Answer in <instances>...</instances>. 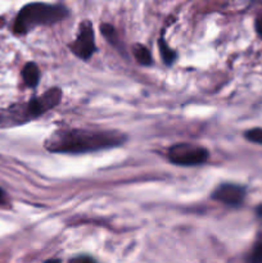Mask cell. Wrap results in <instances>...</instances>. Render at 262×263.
I'll use <instances>...</instances> for the list:
<instances>
[{
  "mask_svg": "<svg viewBox=\"0 0 262 263\" xmlns=\"http://www.w3.org/2000/svg\"><path fill=\"white\" fill-rule=\"evenodd\" d=\"M125 140L122 135L112 133H91L84 130H69L55 134L46 144V148L59 153H86L113 148Z\"/></svg>",
  "mask_w": 262,
  "mask_h": 263,
  "instance_id": "cell-1",
  "label": "cell"
},
{
  "mask_svg": "<svg viewBox=\"0 0 262 263\" xmlns=\"http://www.w3.org/2000/svg\"><path fill=\"white\" fill-rule=\"evenodd\" d=\"M249 263H262V236L253 246V249L249 254Z\"/></svg>",
  "mask_w": 262,
  "mask_h": 263,
  "instance_id": "cell-10",
  "label": "cell"
},
{
  "mask_svg": "<svg viewBox=\"0 0 262 263\" xmlns=\"http://www.w3.org/2000/svg\"><path fill=\"white\" fill-rule=\"evenodd\" d=\"M69 263H97V262H95L94 258H91V257L89 256H79L76 257V258L71 259Z\"/></svg>",
  "mask_w": 262,
  "mask_h": 263,
  "instance_id": "cell-12",
  "label": "cell"
},
{
  "mask_svg": "<svg viewBox=\"0 0 262 263\" xmlns=\"http://www.w3.org/2000/svg\"><path fill=\"white\" fill-rule=\"evenodd\" d=\"M134 55H135L136 61H138L141 66H151L152 61H153L151 53H149V50L144 45L134 46Z\"/></svg>",
  "mask_w": 262,
  "mask_h": 263,
  "instance_id": "cell-8",
  "label": "cell"
},
{
  "mask_svg": "<svg viewBox=\"0 0 262 263\" xmlns=\"http://www.w3.org/2000/svg\"><path fill=\"white\" fill-rule=\"evenodd\" d=\"M68 10L63 5H50L44 3H31L25 5L15 18L13 31L25 35L36 26L54 25L67 17Z\"/></svg>",
  "mask_w": 262,
  "mask_h": 263,
  "instance_id": "cell-2",
  "label": "cell"
},
{
  "mask_svg": "<svg viewBox=\"0 0 262 263\" xmlns=\"http://www.w3.org/2000/svg\"><path fill=\"white\" fill-rule=\"evenodd\" d=\"M45 263H61L59 259H49V261H46Z\"/></svg>",
  "mask_w": 262,
  "mask_h": 263,
  "instance_id": "cell-16",
  "label": "cell"
},
{
  "mask_svg": "<svg viewBox=\"0 0 262 263\" xmlns=\"http://www.w3.org/2000/svg\"><path fill=\"white\" fill-rule=\"evenodd\" d=\"M208 157L207 149L193 144H176L169 151V159L177 166H198L204 163Z\"/></svg>",
  "mask_w": 262,
  "mask_h": 263,
  "instance_id": "cell-3",
  "label": "cell"
},
{
  "mask_svg": "<svg viewBox=\"0 0 262 263\" xmlns=\"http://www.w3.org/2000/svg\"><path fill=\"white\" fill-rule=\"evenodd\" d=\"M256 212H257V215L259 216V217H262V204L259 205L258 208H257V210H256Z\"/></svg>",
  "mask_w": 262,
  "mask_h": 263,
  "instance_id": "cell-14",
  "label": "cell"
},
{
  "mask_svg": "<svg viewBox=\"0 0 262 263\" xmlns=\"http://www.w3.org/2000/svg\"><path fill=\"white\" fill-rule=\"evenodd\" d=\"M72 51L76 54L79 58L89 59L95 51V39H94V30L92 25L89 21H85L80 26V32L77 35L74 43L71 45Z\"/></svg>",
  "mask_w": 262,
  "mask_h": 263,
  "instance_id": "cell-4",
  "label": "cell"
},
{
  "mask_svg": "<svg viewBox=\"0 0 262 263\" xmlns=\"http://www.w3.org/2000/svg\"><path fill=\"white\" fill-rule=\"evenodd\" d=\"M100 30H102L103 35L109 40V43H116V31L113 28V26L104 23V25H102Z\"/></svg>",
  "mask_w": 262,
  "mask_h": 263,
  "instance_id": "cell-11",
  "label": "cell"
},
{
  "mask_svg": "<svg viewBox=\"0 0 262 263\" xmlns=\"http://www.w3.org/2000/svg\"><path fill=\"white\" fill-rule=\"evenodd\" d=\"M32 120L26 105H12L5 109H0V128L21 125L26 121Z\"/></svg>",
  "mask_w": 262,
  "mask_h": 263,
  "instance_id": "cell-6",
  "label": "cell"
},
{
  "mask_svg": "<svg viewBox=\"0 0 262 263\" xmlns=\"http://www.w3.org/2000/svg\"><path fill=\"white\" fill-rule=\"evenodd\" d=\"M22 77L23 81H25V84L28 87H36L39 79H40V72H39L38 66L35 63H32V62L26 64L22 69Z\"/></svg>",
  "mask_w": 262,
  "mask_h": 263,
  "instance_id": "cell-7",
  "label": "cell"
},
{
  "mask_svg": "<svg viewBox=\"0 0 262 263\" xmlns=\"http://www.w3.org/2000/svg\"><path fill=\"white\" fill-rule=\"evenodd\" d=\"M158 44H159V50H161V55L162 58H163L164 63L169 64V66L174 63L175 59H176V53H175V51L167 45L166 41H164L163 39H159Z\"/></svg>",
  "mask_w": 262,
  "mask_h": 263,
  "instance_id": "cell-9",
  "label": "cell"
},
{
  "mask_svg": "<svg viewBox=\"0 0 262 263\" xmlns=\"http://www.w3.org/2000/svg\"><path fill=\"white\" fill-rule=\"evenodd\" d=\"M212 198L223 204L238 207L246 198V189L240 185L222 184L212 193Z\"/></svg>",
  "mask_w": 262,
  "mask_h": 263,
  "instance_id": "cell-5",
  "label": "cell"
},
{
  "mask_svg": "<svg viewBox=\"0 0 262 263\" xmlns=\"http://www.w3.org/2000/svg\"><path fill=\"white\" fill-rule=\"evenodd\" d=\"M4 198H5L4 192H3V189H0V203H2L3 200H4Z\"/></svg>",
  "mask_w": 262,
  "mask_h": 263,
  "instance_id": "cell-15",
  "label": "cell"
},
{
  "mask_svg": "<svg viewBox=\"0 0 262 263\" xmlns=\"http://www.w3.org/2000/svg\"><path fill=\"white\" fill-rule=\"evenodd\" d=\"M256 30H257V32H258V35L262 36V15L261 17H258V20H257Z\"/></svg>",
  "mask_w": 262,
  "mask_h": 263,
  "instance_id": "cell-13",
  "label": "cell"
}]
</instances>
